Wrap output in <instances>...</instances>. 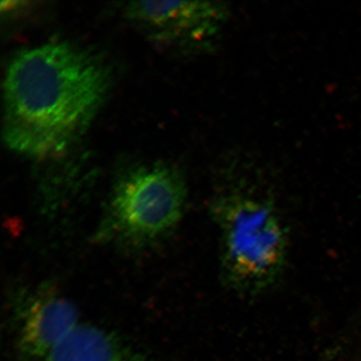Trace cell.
Masks as SVG:
<instances>
[{"label": "cell", "mask_w": 361, "mask_h": 361, "mask_svg": "<svg viewBox=\"0 0 361 361\" xmlns=\"http://www.w3.org/2000/svg\"><path fill=\"white\" fill-rule=\"evenodd\" d=\"M39 361H150L119 336L79 323Z\"/></svg>", "instance_id": "obj_6"}, {"label": "cell", "mask_w": 361, "mask_h": 361, "mask_svg": "<svg viewBox=\"0 0 361 361\" xmlns=\"http://www.w3.org/2000/svg\"><path fill=\"white\" fill-rule=\"evenodd\" d=\"M107 63L69 42L16 54L4 80V142L34 160L61 157L92 123L111 89Z\"/></svg>", "instance_id": "obj_1"}, {"label": "cell", "mask_w": 361, "mask_h": 361, "mask_svg": "<svg viewBox=\"0 0 361 361\" xmlns=\"http://www.w3.org/2000/svg\"><path fill=\"white\" fill-rule=\"evenodd\" d=\"M187 197L186 180L173 166H135L114 184L96 240L133 250L154 245L178 227Z\"/></svg>", "instance_id": "obj_3"}, {"label": "cell", "mask_w": 361, "mask_h": 361, "mask_svg": "<svg viewBox=\"0 0 361 361\" xmlns=\"http://www.w3.org/2000/svg\"><path fill=\"white\" fill-rule=\"evenodd\" d=\"M128 13L164 37L198 51L214 47L229 16L228 8L214 1L133 2Z\"/></svg>", "instance_id": "obj_5"}, {"label": "cell", "mask_w": 361, "mask_h": 361, "mask_svg": "<svg viewBox=\"0 0 361 361\" xmlns=\"http://www.w3.org/2000/svg\"><path fill=\"white\" fill-rule=\"evenodd\" d=\"M78 308L51 284L18 293L13 300L16 347L23 361H39L79 324Z\"/></svg>", "instance_id": "obj_4"}, {"label": "cell", "mask_w": 361, "mask_h": 361, "mask_svg": "<svg viewBox=\"0 0 361 361\" xmlns=\"http://www.w3.org/2000/svg\"><path fill=\"white\" fill-rule=\"evenodd\" d=\"M210 215L219 236V269L225 286L246 298L267 293L281 281L290 240L274 202L233 191L214 198Z\"/></svg>", "instance_id": "obj_2"}]
</instances>
